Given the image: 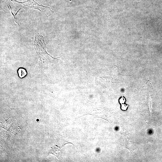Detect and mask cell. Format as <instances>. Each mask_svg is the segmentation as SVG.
I'll list each match as a JSON object with an SVG mask.
<instances>
[{
	"label": "cell",
	"instance_id": "2",
	"mask_svg": "<svg viewBox=\"0 0 162 162\" xmlns=\"http://www.w3.org/2000/svg\"><path fill=\"white\" fill-rule=\"evenodd\" d=\"M34 46L36 52L39 56L47 54L46 51V46L44 38L42 36L40 35L38 33L35 34Z\"/></svg>",
	"mask_w": 162,
	"mask_h": 162
},
{
	"label": "cell",
	"instance_id": "5",
	"mask_svg": "<svg viewBox=\"0 0 162 162\" xmlns=\"http://www.w3.org/2000/svg\"><path fill=\"white\" fill-rule=\"evenodd\" d=\"M125 101V99L124 97H123L121 98L119 100V102L121 104H124Z\"/></svg>",
	"mask_w": 162,
	"mask_h": 162
},
{
	"label": "cell",
	"instance_id": "4",
	"mask_svg": "<svg viewBox=\"0 0 162 162\" xmlns=\"http://www.w3.org/2000/svg\"><path fill=\"white\" fill-rule=\"evenodd\" d=\"M128 105H127L124 104H121V109L124 110H126L127 109Z\"/></svg>",
	"mask_w": 162,
	"mask_h": 162
},
{
	"label": "cell",
	"instance_id": "1",
	"mask_svg": "<svg viewBox=\"0 0 162 162\" xmlns=\"http://www.w3.org/2000/svg\"><path fill=\"white\" fill-rule=\"evenodd\" d=\"M14 0L18 3H21L26 9L33 8L38 10L41 12L44 13L46 16L47 10H51V8L50 7L39 4L34 0H28L23 2H19L16 0Z\"/></svg>",
	"mask_w": 162,
	"mask_h": 162
},
{
	"label": "cell",
	"instance_id": "3",
	"mask_svg": "<svg viewBox=\"0 0 162 162\" xmlns=\"http://www.w3.org/2000/svg\"><path fill=\"white\" fill-rule=\"evenodd\" d=\"M17 73L19 77L21 78H24L27 74L26 70L23 68H19L17 70Z\"/></svg>",
	"mask_w": 162,
	"mask_h": 162
}]
</instances>
